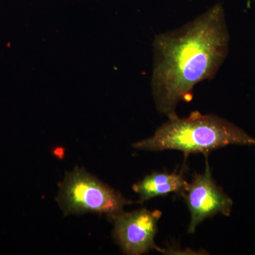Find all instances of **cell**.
I'll return each mask as SVG.
<instances>
[{
  "instance_id": "1",
  "label": "cell",
  "mask_w": 255,
  "mask_h": 255,
  "mask_svg": "<svg viewBox=\"0 0 255 255\" xmlns=\"http://www.w3.org/2000/svg\"><path fill=\"white\" fill-rule=\"evenodd\" d=\"M229 38L220 4L182 28L156 37L152 87L160 113L177 117L178 104L190 102L194 87L216 75L228 54Z\"/></svg>"
},
{
  "instance_id": "2",
  "label": "cell",
  "mask_w": 255,
  "mask_h": 255,
  "mask_svg": "<svg viewBox=\"0 0 255 255\" xmlns=\"http://www.w3.org/2000/svg\"><path fill=\"white\" fill-rule=\"evenodd\" d=\"M229 145L255 146V138L234 124L213 115L192 112L187 118L169 119L149 138L132 145L137 150H174L209 155L211 151Z\"/></svg>"
},
{
  "instance_id": "3",
  "label": "cell",
  "mask_w": 255,
  "mask_h": 255,
  "mask_svg": "<svg viewBox=\"0 0 255 255\" xmlns=\"http://www.w3.org/2000/svg\"><path fill=\"white\" fill-rule=\"evenodd\" d=\"M57 201L66 215L99 213L109 217L122 212L124 206L134 203L78 167L67 174L60 184Z\"/></svg>"
},
{
  "instance_id": "4",
  "label": "cell",
  "mask_w": 255,
  "mask_h": 255,
  "mask_svg": "<svg viewBox=\"0 0 255 255\" xmlns=\"http://www.w3.org/2000/svg\"><path fill=\"white\" fill-rule=\"evenodd\" d=\"M162 215L159 210L142 209L132 212L122 211L109 217L114 222V239L125 254L140 255L152 250L162 253V249L155 243L157 223Z\"/></svg>"
},
{
  "instance_id": "5",
  "label": "cell",
  "mask_w": 255,
  "mask_h": 255,
  "mask_svg": "<svg viewBox=\"0 0 255 255\" xmlns=\"http://www.w3.org/2000/svg\"><path fill=\"white\" fill-rule=\"evenodd\" d=\"M206 156V168L204 173L195 174L183 197L185 199L191 215L188 233H195L196 228L203 221L216 215L229 216L233 201L216 184L213 178L208 156Z\"/></svg>"
},
{
  "instance_id": "6",
  "label": "cell",
  "mask_w": 255,
  "mask_h": 255,
  "mask_svg": "<svg viewBox=\"0 0 255 255\" xmlns=\"http://www.w3.org/2000/svg\"><path fill=\"white\" fill-rule=\"evenodd\" d=\"M189 182L186 180L182 172L179 173L154 172L134 184L132 190L139 194V202L142 203L170 193L183 196L187 190Z\"/></svg>"
}]
</instances>
